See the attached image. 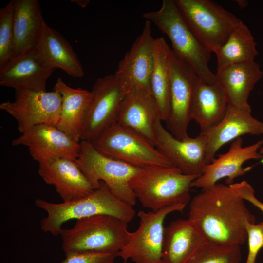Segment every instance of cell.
<instances>
[{
	"instance_id": "6da1fadb",
	"label": "cell",
	"mask_w": 263,
	"mask_h": 263,
	"mask_svg": "<svg viewBox=\"0 0 263 263\" xmlns=\"http://www.w3.org/2000/svg\"><path fill=\"white\" fill-rule=\"evenodd\" d=\"M244 201L229 185L217 183L191 198L188 218L208 242L243 245L245 223L255 222Z\"/></svg>"
},
{
	"instance_id": "7a4b0ae2",
	"label": "cell",
	"mask_w": 263,
	"mask_h": 263,
	"mask_svg": "<svg viewBox=\"0 0 263 263\" xmlns=\"http://www.w3.org/2000/svg\"><path fill=\"white\" fill-rule=\"evenodd\" d=\"M35 204L47 213L40 221L41 229L55 236L60 234L63 224L71 220L105 214L128 223L136 214L132 206L115 197L103 182L92 193L76 200L55 203L37 198Z\"/></svg>"
},
{
	"instance_id": "3957f363",
	"label": "cell",
	"mask_w": 263,
	"mask_h": 263,
	"mask_svg": "<svg viewBox=\"0 0 263 263\" xmlns=\"http://www.w3.org/2000/svg\"><path fill=\"white\" fill-rule=\"evenodd\" d=\"M128 223L109 215L77 220L70 228L62 229V249L66 256L79 254L115 253L128 241Z\"/></svg>"
},
{
	"instance_id": "277c9868",
	"label": "cell",
	"mask_w": 263,
	"mask_h": 263,
	"mask_svg": "<svg viewBox=\"0 0 263 263\" xmlns=\"http://www.w3.org/2000/svg\"><path fill=\"white\" fill-rule=\"evenodd\" d=\"M143 17L155 24L169 38L173 51L203 81L216 83V74L208 66L211 52L190 30L173 0H163L159 10L145 13Z\"/></svg>"
},
{
	"instance_id": "5b68a950",
	"label": "cell",
	"mask_w": 263,
	"mask_h": 263,
	"mask_svg": "<svg viewBox=\"0 0 263 263\" xmlns=\"http://www.w3.org/2000/svg\"><path fill=\"white\" fill-rule=\"evenodd\" d=\"M198 177L173 166H152L141 169L130 185L143 207L157 211L174 205L187 206L191 199V183Z\"/></svg>"
},
{
	"instance_id": "8992f818",
	"label": "cell",
	"mask_w": 263,
	"mask_h": 263,
	"mask_svg": "<svg viewBox=\"0 0 263 263\" xmlns=\"http://www.w3.org/2000/svg\"><path fill=\"white\" fill-rule=\"evenodd\" d=\"M185 22L197 38L211 52L225 43L242 21L210 0H174Z\"/></svg>"
},
{
	"instance_id": "52a82bcc",
	"label": "cell",
	"mask_w": 263,
	"mask_h": 263,
	"mask_svg": "<svg viewBox=\"0 0 263 263\" xmlns=\"http://www.w3.org/2000/svg\"><path fill=\"white\" fill-rule=\"evenodd\" d=\"M75 162L94 189L104 183L117 198L133 207L137 199L130 185L140 168L106 156L91 142L81 140Z\"/></svg>"
},
{
	"instance_id": "ba28073f",
	"label": "cell",
	"mask_w": 263,
	"mask_h": 263,
	"mask_svg": "<svg viewBox=\"0 0 263 263\" xmlns=\"http://www.w3.org/2000/svg\"><path fill=\"white\" fill-rule=\"evenodd\" d=\"M91 143L103 154L134 167L172 166L155 146L143 137L116 123Z\"/></svg>"
},
{
	"instance_id": "9c48e42d",
	"label": "cell",
	"mask_w": 263,
	"mask_h": 263,
	"mask_svg": "<svg viewBox=\"0 0 263 263\" xmlns=\"http://www.w3.org/2000/svg\"><path fill=\"white\" fill-rule=\"evenodd\" d=\"M186 207L177 204L157 211H139V226L131 232L128 241L117 253V257L125 263L132 260L135 263H164L162 251L165 219L171 212L182 211Z\"/></svg>"
},
{
	"instance_id": "30bf717a",
	"label": "cell",
	"mask_w": 263,
	"mask_h": 263,
	"mask_svg": "<svg viewBox=\"0 0 263 263\" xmlns=\"http://www.w3.org/2000/svg\"><path fill=\"white\" fill-rule=\"evenodd\" d=\"M128 89L114 74L98 78L91 97L82 132L81 140L93 142L116 123Z\"/></svg>"
},
{
	"instance_id": "8fae6325",
	"label": "cell",
	"mask_w": 263,
	"mask_h": 263,
	"mask_svg": "<svg viewBox=\"0 0 263 263\" xmlns=\"http://www.w3.org/2000/svg\"><path fill=\"white\" fill-rule=\"evenodd\" d=\"M61 97L57 92L16 91L15 100L0 104L17 121L21 134L41 124L57 126L61 111Z\"/></svg>"
},
{
	"instance_id": "7c38bea8",
	"label": "cell",
	"mask_w": 263,
	"mask_h": 263,
	"mask_svg": "<svg viewBox=\"0 0 263 263\" xmlns=\"http://www.w3.org/2000/svg\"><path fill=\"white\" fill-rule=\"evenodd\" d=\"M171 77L170 109L165 122L169 132L175 138L183 139L188 136V127L195 78L194 71L171 49L169 55Z\"/></svg>"
},
{
	"instance_id": "4fadbf2b",
	"label": "cell",
	"mask_w": 263,
	"mask_h": 263,
	"mask_svg": "<svg viewBox=\"0 0 263 263\" xmlns=\"http://www.w3.org/2000/svg\"><path fill=\"white\" fill-rule=\"evenodd\" d=\"M12 145L27 147L33 159L39 164L58 158L75 161L80 150V142L56 126L46 124L29 129L13 139Z\"/></svg>"
},
{
	"instance_id": "5bb4252c",
	"label": "cell",
	"mask_w": 263,
	"mask_h": 263,
	"mask_svg": "<svg viewBox=\"0 0 263 263\" xmlns=\"http://www.w3.org/2000/svg\"><path fill=\"white\" fill-rule=\"evenodd\" d=\"M161 122L158 118L155 125L156 149L183 173L200 176L207 165L206 144L202 135L179 139L167 131Z\"/></svg>"
},
{
	"instance_id": "9a60e30c",
	"label": "cell",
	"mask_w": 263,
	"mask_h": 263,
	"mask_svg": "<svg viewBox=\"0 0 263 263\" xmlns=\"http://www.w3.org/2000/svg\"><path fill=\"white\" fill-rule=\"evenodd\" d=\"M263 144V139L244 147L241 137L233 140L226 152L219 154L217 158L205 166L202 174L192 182L191 187L205 188L225 178L227 184H233L236 178L252 169V166L243 167L246 161L261 159L259 150Z\"/></svg>"
},
{
	"instance_id": "2e32d148",
	"label": "cell",
	"mask_w": 263,
	"mask_h": 263,
	"mask_svg": "<svg viewBox=\"0 0 263 263\" xmlns=\"http://www.w3.org/2000/svg\"><path fill=\"white\" fill-rule=\"evenodd\" d=\"M154 40L151 22L146 20L141 34L119 62L114 73L128 90L132 87H138L151 94Z\"/></svg>"
},
{
	"instance_id": "e0dca14e",
	"label": "cell",
	"mask_w": 263,
	"mask_h": 263,
	"mask_svg": "<svg viewBox=\"0 0 263 263\" xmlns=\"http://www.w3.org/2000/svg\"><path fill=\"white\" fill-rule=\"evenodd\" d=\"M55 69L45 61L37 47L12 60L0 71V85L16 91H46Z\"/></svg>"
},
{
	"instance_id": "ac0fdd59",
	"label": "cell",
	"mask_w": 263,
	"mask_h": 263,
	"mask_svg": "<svg viewBox=\"0 0 263 263\" xmlns=\"http://www.w3.org/2000/svg\"><path fill=\"white\" fill-rule=\"evenodd\" d=\"M250 106L238 109L228 105L226 113L221 121L206 133H200L205 142L207 165L215 158L218 150L224 145L250 134H263V122L254 118Z\"/></svg>"
},
{
	"instance_id": "d6986e66",
	"label": "cell",
	"mask_w": 263,
	"mask_h": 263,
	"mask_svg": "<svg viewBox=\"0 0 263 263\" xmlns=\"http://www.w3.org/2000/svg\"><path fill=\"white\" fill-rule=\"evenodd\" d=\"M158 118L157 107L151 94L141 88L132 87L122 103L116 123L136 132L155 146V125Z\"/></svg>"
},
{
	"instance_id": "ffe728a7",
	"label": "cell",
	"mask_w": 263,
	"mask_h": 263,
	"mask_svg": "<svg viewBox=\"0 0 263 263\" xmlns=\"http://www.w3.org/2000/svg\"><path fill=\"white\" fill-rule=\"evenodd\" d=\"M38 173L46 184L55 187L63 202L82 198L95 189L75 160L58 158L39 164Z\"/></svg>"
},
{
	"instance_id": "44dd1931",
	"label": "cell",
	"mask_w": 263,
	"mask_h": 263,
	"mask_svg": "<svg viewBox=\"0 0 263 263\" xmlns=\"http://www.w3.org/2000/svg\"><path fill=\"white\" fill-rule=\"evenodd\" d=\"M207 241L188 218L172 221L165 227L162 258L164 263H189Z\"/></svg>"
},
{
	"instance_id": "7402d4cb",
	"label": "cell",
	"mask_w": 263,
	"mask_h": 263,
	"mask_svg": "<svg viewBox=\"0 0 263 263\" xmlns=\"http://www.w3.org/2000/svg\"><path fill=\"white\" fill-rule=\"evenodd\" d=\"M227 106L225 94L219 84H207L196 76L190 118L199 125L200 133H206L217 125L225 116Z\"/></svg>"
},
{
	"instance_id": "603a6c76",
	"label": "cell",
	"mask_w": 263,
	"mask_h": 263,
	"mask_svg": "<svg viewBox=\"0 0 263 263\" xmlns=\"http://www.w3.org/2000/svg\"><path fill=\"white\" fill-rule=\"evenodd\" d=\"M13 59L36 48L45 21L37 0H13Z\"/></svg>"
},
{
	"instance_id": "cb8c5ba5",
	"label": "cell",
	"mask_w": 263,
	"mask_h": 263,
	"mask_svg": "<svg viewBox=\"0 0 263 263\" xmlns=\"http://www.w3.org/2000/svg\"><path fill=\"white\" fill-rule=\"evenodd\" d=\"M215 74L216 82L223 89L228 105L241 109L250 106V93L263 77V72L254 61L230 65Z\"/></svg>"
},
{
	"instance_id": "d4e9b609",
	"label": "cell",
	"mask_w": 263,
	"mask_h": 263,
	"mask_svg": "<svg viewBox=\"0 0 263 263\" xmlns=\"http://www.w3.org/2000/svg\"><path fill=\"white\" fill-rule=\"evenodd\" d=\"M53 90L61 97V111L56 126L75 141L80 142L91 97V91L73 88L59 77Z\"/></svg>"
},
{
	"instance_id": "484cf974",
	"label": "cell",
	"mask_w": 263,
	"mask_h": 263,
	"mask_svg": "<svg viewBox=\"0 0 263 263\" xmlns=\"http://www.w3.org/2000/svg\"><path fill=\"white\" fill-rule=\"evenodd\" d=\"M37 48L51 67L60 69L75 78L84 75L81 63L71 44L45 22Z\"/></svg>"
},
{
	"instance_id": "4316f807",
	"label": "cell",
	"mask_w": 263,
	"mask_h": 263,
	"mask_svg": "<svg viewBox=\"0 0 263 263\" xmlns=\"http://www.w3.org/2000/svg\"><path fill=\"white\" fill-rule=\"evenodd\" d=\"M171 49L163 38H154L150 91L157 107L159 118L165 122L168 119L170 109L169 55Z\"/></svg>"
},
{
	"instance_id": "83f0119b",
	"label": "cell",
	"mask_w": 263,
	"mask_h": 263,
	"mask_svg": "<svg viewBox=\"0 0 263 263\" xmlns=\"http://www.w3.org/2000/svg\"><path fill=\"white\" fill-rule=\"evenodd\" d=\"M250 30L243 21L231 32L225 43L215 53L217 72L231 65L254 61L259 52Z\"/></svg>"
},
{
	"instance_id": "f1b7e54d",
	"label": "cell",
	"mask_w": 263,
	"mask_h": 263,
	"mask_svg": "<svg viewBox=\"0 0 263 263\" xmlns=\"http://www.w3.org/2000/svg\"><path fill=\"white\" fill-rule=\"evenodd\" d=\"M240 245L207 241L189 263H240Z\"/></svg>"
},
{
	"instance_id": "f546056e",
	"label": "cell",
	"mask_w": 263,
	"mask_h": 263,
	"mask_svg": "<svg viewBox=\"0 0 263 263\" xmlns=\"http://www.w3.org/2000/svg\"><path fill=\"white\" fill-rule=\"evenodd\" d=\"M13 5L11 0L0 9V71L13 59Z\"/></svg>"
},
{
	"instance_id": "4dcf8cb0",
	"label": "cell",
	"mask_w": 263,
	"mask_h": 263,
	"mask_svg": "<svg viewBox=\"0 0 263 263\" xmlns=\"http://www.w3.org/2000/svg\"><path fill=\"white\" fill-rule=\"evenodd\" d=\"M248 244V252L245 263H255L259 251L263 248V221L255 224L245 223Z\"/></svg>"
},
{
	"instance_id": "1f68e13d",
	"label": "cell",
	"mask_w": 263,
	"mask_h": 263,
	"mask_svg": "<svg viewBox=\"0 0 263 263\" xmlns=\"http://www.w3.org/2000/svg\"><path fill=\"white\" fill-rule=\"evenodd\" d=\"M117 254H79L66 256L59 263H114Z\"/></svg>"
},
{
	"instance_id": "d6a6232c",
	"label": "cell",
	"mask_w": 263,
	"mask_h": 263,
	"mask_svg": "<svg viewBox=\"0 0 263 263\" xmlns=\"http://www.w3.org/2000/svg\"><path fill=\"white\" fill-rule=\"evenodd\" d=\"M244 200L249 202L263 213V203L256 198L252 186L246 181L229 185Z\"/></svg>"
},
{
	"instance_id": "836d02e7",
	"label": "cell",
	"mask_w": 263,
	"mask_h": 263,
	"mask_svg": "<svg viewBox=\"0 0 263 263\" xmlns=\"http://www.w3.org/2000/svg\"><path fill=\"white\" fill-rule=\"evenodd\" d=\"M71 1L82 8H85L90 2L89 0H72Z\"/></svg>"
},
{
	"instance_id": "e575fe53",
	"label": "cell",
	"mask_w": 263,
	"mask_h": 263,
	"mask_svg": "<svg viewBox=\"0 0 263 263\" xmlns=\"http://www.w3.org/2000/svg\"><path fill=\"white\" fill-rule=\"evenodd\" d=\"M234 1L238 4L240 8L242 9L245 8L248 5V1L245 0H236Z\"/></svg>"
},
{
	"instance_id": "d590c367",
	"label": "cell",
	"mask_w": 263,
	"mask_h": 263,
	"mask_svg": "<svg viewBox=\"0 0 263 263\" xmlns=\"http://www.w3.org/2000/svg\"><path fill=\"white\" fill-rule=\"evenodd\" d=\"M259 152L262 155V158L261 159L260 161L259 162L260 163L263 164V144L262 146L260 147V148L259 150Z\"/></svg>"
},
{
	"instance_id": "8d00e7d4",
	"label": "cell",
	"mask_w": 263,
	"mask_h": 263,
	"mask_svg": "<svg viewBox=\"0 0 263 263\" xmlns=\"http://www.w3.org/2000/svg\"></svg>"
}]
</instances>
